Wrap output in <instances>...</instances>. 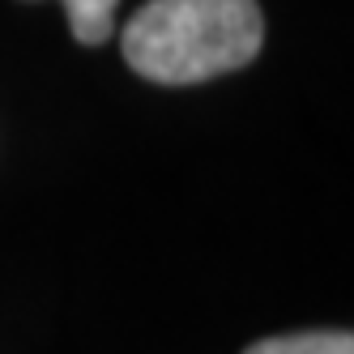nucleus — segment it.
I'll list each match as a JSON object with an SVG mask.
<instances>
[{
	"instance_id": "3",
	"label": "nucleus",
	"mask_w": 354,
	"mask_h": 354,
	"mask_svg": "<svg viewBox=\"0 0 354 354\" xmlns=\"http://www.w3.org/2000/svg\"><path fill=\"white\" fill-rule=\"evenodd\" d=\"M115 9L120 0H64L68 30L82 47H98L115 35Z\"/></svg>"
},
{
	"instance_id": "2",
	"label": "nucleus",
	"mask_w": 354,
	"mask_h": 354,
	"mask_svg": "<svg viewBox=\"0 0 354 354\" xmlns=\"http://www.w3.org/2000/svg\"><path fill=\"white\" fill-rule=\"evenodd\" d=\"M243 354H354V337L346 328H312V333H282L252 342Z\"/></svg>"
},
{
	"instance_id": "1",
	"label": "nucleus",
	"mask_w": 354,
	"mask_h": 354,
	"mask_svg": "<svg viewBox=\"0 0 354 354\" xmlns=\"http://www.w3.org/2000/svg\"><path fill=\"white\" fill-rule=\"evenodd\" d=\"M261 43L257 0H145L120 35V52L145 82L196 86L252 64Z\"/></svg>"
}]
</instances>
